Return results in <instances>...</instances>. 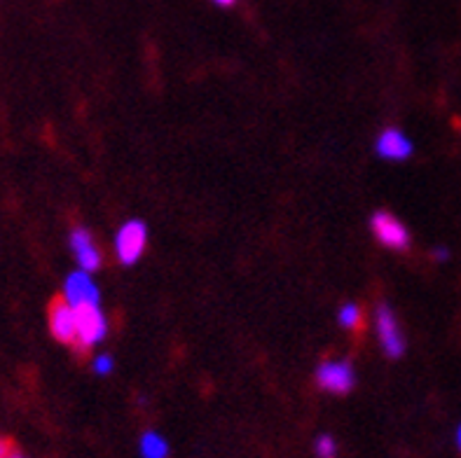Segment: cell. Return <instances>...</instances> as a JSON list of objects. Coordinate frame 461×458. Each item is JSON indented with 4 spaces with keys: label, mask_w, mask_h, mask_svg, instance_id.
Listing matches in <instances>:
<instances>
[{
    "label": "cell",
    "mask_w": 461,
    "mask_h": 458,
    "mask_svg": "<svg viewBox=\"0 0 461 458\" xmlns=\"http://www.w3.org/2000/svg\"><path fill=\"white\" fill-rule=\"evenodd\" d=\"M47 320H50V332L57 342L61 344H76L77 335V323H76V307H70L64 297H57L50 304V313H47Z\"/></svg>",
    "instance_id": "obj_6"
},
{
    "label": "cell",
    "mask_w": 461,
    "mask_h": 458,
    "mask_svg": "<svg viewBox=\"0 0 461 458\" xmlns=\"http://www.w3.org/2000/svg\"><path fill=\"white\" fill-rule=\"evenodd\" d=\"M76 348L80 354H87L89 348L104 342V337L108 335V323H105V316L99 304H82V307H76Z\"/></svg>",
    "instance_id": "obj_1"
},
{
    "label": "cell",
    "mask_w": 461,
    "mask_h": 458,
    "mask_svg": "<svg viewBox=\"0 0 461 458\" xmlns=\"http://www.w3.org/2000/svg\"><path fill=\"white\" fill-rule=\"evenodd\" d=\"M314 454H316V458H338L339 449H338V442H335V437L328 436V433H323V436L316 437Z\"/></svg>",
    "instance_id": "obj_12"
},
{
    "label": "cell",
    "mask_w": 461,
    "mask_h": 458,
    "mask_svg": "<svg viewBox=\"0 0 461 458\" xmlns=\"http://www.w3.org/2000/svg\"><path fill=\"white\" fill-rule=\"evenodd\" d=\"M10 458H23V454L22 452H17V449H14V452H12V456Z\"/></svg>",
    "instance_id": "obj_18"
},
{
    "label": "cell",
    "mask_w": 461,
    "mask_h": 458,
    "mask_svg": "<svg viewBox=\"0 0 461 458\" xmlns=\"http://www.w3.org/2000/svg\"><path fill=\"white\" fill-rule=\"evenodd\" d=\"M12 452H14V447H12V442L7 440V437L0 436V458H10Z\"/></svg>",
    "instance_id": "obj_14"
},
{
    "label": "cell",
    "mask_w": 461,
    "mask_h": 458,
    "mask_svg": "<svg viewBox=\"0 0 461 458\" xmlns=\"http://www.w3.org/2000/svg\"><path fill=\"white\" fill-rule=\"evenodd\" d=\"M314 377L319 389L330 395H347L357 386V372L347 360H323Z\"/></svg>",
    "instance_id": "obj_2"
},
{
    "label": "cell",
    "mask_w": 461,
    "mask_h": 458,
    "mask_svg": "<svg viewBox=\"0 0 461 458\" xmlns=\"http://www.w3.org/2000/svg\"><path fill=\"white\" fill-rule=\"evenodd\" d=\"M370 229H373L375 238L382 246L392 250H408L410 241H412L408 227L398 220L396 215L389 213V211H377V213H373V218H370Z\"/></svg>",
    "instance_id": "obj_4"
},
{
    "label": "cell",
    "mask_w": 461,
    "mask_h": 458,
    "mask_svg": "<svg viewBox=\"0 0 461 458\" xmlns=\"http://www.w3.org/2000/svg\"><path fill=\"white\" fill-rule=\"evenodd\" d=\"M148 246V227L143 220H127L115 237V253L117 260L122 262L124 267H131L140 260L143 250Z\"/></svg>",
    "instance_id": "obj_3"
},
{
    "label": "cell",
    "mask_w": 461,
    "mask_h": 458,
    "mask_svg": "<svg viewBox=\"0 0 461 458\" xmlns=\"http://www.w3.org/2000/svg\"><path fill=\"white\" fill-rule=\"evenodd\" d=\"M64 300L70 307H82V304H99L101 295L96 283L92 281L89 272H73L64 283Z\"/></svg>",
    "instance_id": "obj_9"
},
{
    "label": "cell",
    "mask_w": 461,
    "mask_h": 458,
    "mask_svg": "<svg viewBox=\"0 0 461 458\" xmlns=\"http://www.w3.org/2000/svg\"><path fill=\"white\" fill-rule=\"evenodd\" d=\"M338 323L345 328V330H351V332H358L363 328V311L358 304L354 302H347L339 307L338 311Z\"/></svg>",
    "instance_id": "obj_11"
},
{
    "label": "cell",
    "mask_w": 461,
    "mask_h": 458,
    "mask_svg": "<svg viewBox=\"0 0 461 458\" xmlns=\"http://www.w3.org/2000/svg\"><path fill=\"white\" fill-rule=\"evenodd\" d=\"M375 323H377V335H380L382 351H384L386 358H401L405 354V337L401 332V325H398L396 313L392 311V307L380 304L377 311H375Z\"/></svg>",
    "instance_id": "obj_5"
},
{
    "label": "cell",
    "mask_w": 461,
    "mask_h": 458,
    "mask_svg": "<svg viewBox=\"0 0 461 458\" xmlns=\"http://www.w3.org/2000/svg\"><path fill=\"white\" fill-rule=\"evenodd\" d=\"M433 257H436V260H440V262L450 260V250H447V248H443V246H440V248H436V250H433Z\"/></svg>",
    "instance_id": "obj_15"
},
{
    "label": "cell",
    "mask_w": 461,
    "mask_h": 458,
    "mask_svg": "<svg viewBox=\"0 0 461 458\" xmlns=\"http://www.w3.org/2000/svg\"><path fill=\"white\" fill-rule=\"evenodd\" d=\"M455 442H456V447H459V452H461V424L456 426V433H455Z\"/></svg>",
    "instance_id": "obj_17"
},
{
    "label": "cell",
    "mask_w": 461,
    "mask_h": 458,
    "mask_svg": "<svg viewBox=\"0 0 461 458\" xmlns=\"http://www.w3.org/2000/svg\"><path fill=\"white\" fill-rule=\"evenodd\" d=\"M68 244L70 250H73V256H76L77 267H80L82 272H96V269L101 267V260H104V257H101V250L96 248L92 234H89L85 227H76V229L70 232Z\"/></svg>",
    "instance_id": "obj_8"
},
{
    "label": "cell",
    "mask_w": 461,
    "mask_h": 458,
    "mask_svg": "<svg viewBox=\"0 0 461 458\" xmlns=\"http://www.w3.org/2000/svg\"><path fill=\"white\" fill-rule=\"evenodd\" d=\"M375 150H377V155H380L382 159H386V162H405V159L412 157L415 146H412V140H410L401 129L389 127L377 136V140H375Z\"/></svg>",
    "instance_id": "obj_7"
},
{
    "label": "cell",
    "mask_w": 461,
    "mask_h": 458,
    "mask_svg": "<svg viewBox=\"0 0 461 458\" xmlns=\"http://www.w3.org/2000/svg\"><path fill=\"white\" fill-rule=\"evenodd\" d=\"M139 454L140 458H169V442L158 430H146L139 437Z\"/></svg>",
    "instance_id": "obj_10"
},
{
    "label": "cell",
    "mask_w": 461,
    "mask_h": 458,
    "mask_svg": "<svg viewBox=\"0 0 461 458\" xmlns=\"http://www.w3.org/2000/svg\"><path fill=\"white\" fill-rule=\"evenodd\" d=\"M94 372L96 374H101V377H105V374H111L113 372V358L111 355H96L94 358Z\"/></svg>",
    "instance_id": "obj_13"
},
{
    "label": "cell",
    "mask_w": 461,
    "mask_h": 458,
    "mask_svg": "<svg viewBox=\"0 0 461 458\" xmlns=\"http://www.w3.org/2000/svg\"><path fill=\"white\" fill-rule=\"evenodd\" d=\"M213 3H216L218 7H232L237 0H213Z\"/></svg>",
    "instance_id": "obj_16"
}]
</instances>
